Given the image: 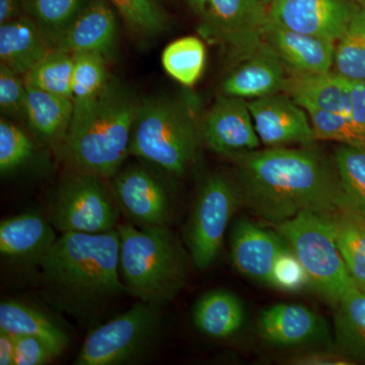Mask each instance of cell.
I'll return each mask as SVG.
<instances>
[{
    "label": "cell",
    "instance_id": "obj_36",
    "mask_svg": "<svg viewBox=\"0 0 365 365\" xmlns=\"http://www.w3.org/2000/svg\"><path fill=\"white\" fill-rule=\"evenodd\" d=\"M124 21L136 32L155 35L167 26L165 14L153 0H110Z\"/></svg>",
    "mask_w": 365,
    "mask_h": 365
},
{
    "label": "cell",
    "instance_id": "obj_45",
    "mask_svg": "<svg viewBox=\"0 0 365 365\" xmlns=\"http://www.w3.org/2000/svg\"><path fill=\"white\" fill-rule=\"evenodd\" d=\"M359 6H365V0H354Z\"/></svg>",
    "mask_w": 365,
    "mask_h": 365
},
{
    "label": "cell",
    "instance_id": "obj_2",
    "mask_svg": "<svg viewBox=\"0 0 365 365\" xmlns=\"http://www.w3.org/2000/svg\"><path fill=\"white\" fill-rule=\"evenodd\" d=\"M119 259L117 228L104 234H61L38 272L45 299L59 311L90 323L128 294Z\"/></svg>",
    "mask_w": 365,
    "mask_h": 365
},
{
    "label": "cell",
    "instance_id": "obj_41",
    "mask_svg": "<svg viewBox=\"0 0 365 365\" xmlns=\"http://www.w3.org/2000/svg\"><path fill=\"white\" fill-rule=\"evenodd\" d=\"M288 364L295 365H349V359L339 352H313L299 355L288 360Z\"/></svg>",
    "mask_w": 365,
    "mask_h": 365
},
{
    "label": "cell",
    "instance_id": "obj_39",
    "mask_svg": "<svg viewBox=\"0 0 365 365\" xmlns=\"http://www.w3.org/2000/svg\"><path fill=\"white\" fill-rule=\"evenodd\" d=\"M57 356L56 352L39 338L16 336L14 365H45L50 364Z\"/></svg>",
    "mask_w": 365,
    "mask_h": 365
},
{
    "label": "cell",
    "instance_id": "obj_21",
    "mask_svg": "<svg viewBox=\"0 0 365 365\" xmlns=\"http://www.w3.org/2000/svg\"><path fill=\"white\" fill-rule=\"evenodd\" d=\"M283 91L306 111L321 110L350 117V79L333 71L317 74L290 72Z\"/></svg>",
    "mask_w": 365,
    "mask_h": 365
},
{
    "label": "cell",
    "instance_id": "obj_13",
    "mask_svg": "<svg viewBox=\"0 0 365 365\" xmlns=\"http://www.w3.org/2000/svg\"><path fill=\"white\" fill-rule=\"evenodd\" d=\"M58 237L48 218L37 212L6 218L0 222L2 264L19 272H39L40 265Z\"/></svg>",
    "mask_w": 365,
    "mask_h": 365
},
{
    "label": "cell",
    "instance_id": "obj_24",
    "mask_svg": "<svg viewBox=\"0 0 365 365\" xmlns=\"http://www.w3.org/2000/svg\"><path fill=\"white\" fill-rule=\"evenodd\" d=\"M246 319L244 304L232 292L215 289L197 300L193 323L199 332L209 338L225 340L239 333Z\"/></svg>",
    "mask_w": 365,
    "mask_h": 365
},
{
    "label": "cell",
    "instance_id": "obj_43",
    "mask_svg": "<svg viewBox=\"0 0 365 365\" xmlns=\"http://www.w3.org/2000/svg\"><path fill=\"white\" fill-rule=\"evenodd\" d=\"M21 7V0H0V25L19 18Z\"/></svg>",
    "mask_w": 365,
    "mask_h": 365
},
{
    "label": "cell",
    "instance_id": "obj_8",
    "mask_svg": "<svg viewBox=\"0 0 365 365\" xmlns=\"http://www.w3.org/2000/svg\"><path fill=\"white\" fill-rule=\"evenodd\" d=\"M241 205L235 180L212 174L201 184L185 228L187 250L198 270H205L217 260L228 223Z\"/></svg>",
    "mask_w": 365,
    "mask_h": 365
},
{
    "label": "cell",
    "instance_id": "obj_44",
    "mask_svg": "<svg viewBox=\"0 0 365 365\" xmlns=\"http://www.w3.org/2000/svg\"><path fill=\"white\" fill-rule=\"evenodd\" d=\"M187 4L191 7L192 11L194 13L198 14V16H202L204 11H205L206 6H207L208 0H186Z\"/></svg>",
    "mask_w": 365,
    "mask_h": 365
},
{
    "label": "cell",
    "instance_id": "obj_38",
    "mask_svg": "<svg viewBox=\"0 0 365 365\" xmlns=\"http://www.w3.org/2000/svg\"><path fill=\"white\" fill-rule=\"evenodd\" d=\"M21 76L0 64V109L4 114H25L26 86Z\"/></svg>",
    "mask_w": 365,
    "mask_h": 365
},
{
    "label": "cell",
    "instance_id": "obj_28",
    "mask_svg": "<svg viewBox=\"0 0 365 365\" xmlns=\"http://www.w3.org/2000/svg\"><path fill=\"white\" fill-rule=\"evenodd\" d=\"M71 91L73 115L86 110L97 100L109 83L105 56L100 53L85 52L73 54Z\"/></svg>",
    "mask_w": 365,
    "mask_h": 365
},
{
    "label": "cell",
    "instance_id": "obj_10",
    "mask_svg": "<svg viewBox=\"0 0 365 365\" xmlns=\"http://www.w3.org/2000/svg\"><path fill=\"white\" fill-rule=\"evenodd\" d=\"M198 33L220 46L232 67L248 58L263 44L270 19L262 0H208Z\"/></svg>",
    "mask_w": 365,
    "mask_h": 365
},
{
    "label": "cell",
    "instance_id": "obj_14",
    "mask_svg": "<svg viewBox=\"0 0 365 365\" xmlns=\"http://www.w3.org/2000/svg\"><path fill=\"white\" fill-rule=\"evenodd\" d=\"M248 103L257 134L269 148L287 144L309 146L317 140L309 114L287 93L254 98Z\"/></svg>",
    "mask_w": 365,
    "mask_h": 365
},
{
    "label": "cell",
    "instance_id": "obj_4",
    "mask_svg": "<svg viewBox=\"0 0 365 365\" xmlns=\"http://www.w3.org/2000/svg\"><path fill=\"white\" fill-rule=\"evenodd\" d=\"M117 230L120 274L128 294L160 307L176 299L186 283L191 256L169 225L138 227L119 223Z\"/></svg>",
    "mask_w": 365,
    "mask_h": 365
},
{
    "label": "cell",
    "instance_id": "obj_40",
    "mask_svg": "<svg viewBox=\"0 0 365 365\" xmlns=\"http://www.w3.org/2000/svg\"><path fill=\"white\" fill-rule=\"evenodd\" d=\"M350 117L365 135V81H350Z\"/></svg>",
    "mask_w": 365,
    "mask_h": 365
},
{
    "label": "cell",
    "instance_id": "obj_26",
    "mask_svg": "<svg viewBox=\"0 0 365 365\" xmlns=\"http://www.w3.org/2000/svg\"><path fill=\"white\" fill-rule=\"evenodd\" d=\"M73 110L72 98L26 86L25 115L31 128L44 140H64Z\"/></svg>",
    "mask_w": 365,
    "mask_h": 365
},
{
    "label": "cell",
    "instance_id": "obj_18",
    "mask_svg": "<svg viewBox=\"0 0 365 365\" xmlns=\"http://www.w3.org/2000/svg\"><path fill=\"white\" fill-rule=\"evenodd\" d=\"M279 234L266 230L249 220L235 225L230 241L232 265L242 275L267 284L276 257L284 248Z\"/></svg>",
    "mask_w": 365,
    "mask_h": 365
},
{
    "label": "cell",
    "instance_id": "obj_11",
    "mask_svg": "<svg viewBox=\"0 0 365 365\" xmlns=\"http://www.w3.org/2000/svg\"><path fill=\"white\" fill-rule=\"evenodd\" d=\"M354 0H272L274 25L337 44L359 9Z\"/></svg>",
    "mask_w": 365,
    "mask_h": 365
},
{
    "label": "cell",
    "instance_id": "obj_29",
    "mask_svg": "<svg viewBox=\"0 0 365 365\" xmlns=\"http://www.w3.org/2000/svg\"><path fill=\"white\" fill-rule=\"evenodd\" d=\"M162 63L167 73L178 83L194 86L205 68V45L193 36L174 41L163 50Z\"/></svg>",
    "mask_w": 365,
    "mask_h": 365
},
{
    "label": "cell",
    "instance_id": "obj_42",
    "mask_svg": "<svg viewBox=\"0 0 365 365\" xmlns=\"http://www.w3.org/2000/svg\"><path fill=\"white\" fill-rule=\"evenodd\" d=\"M16 336L0 331V365H14Z\"/></svg>",
    "mask_w": 365,
    "mask_h": 365
},
{
    "label": "cell",
    "instance_id": "obj_7",
    "mask_svg": "<svg viewBox=\"0 0 365 365\" xmlns=\"http://www.w3.org/2000/svg\"><path fill=\"white\" fill-rule=\"evenodd\" d=\"M162 307L138 302L86 336L74 364H133L155 351L163 334Z\"/></svg>",
    "mask_w": 365,
    "mask_h": 365
},
{
    "label": "cell",
    "instance_id": "obj_19",
    "mask_svg": "<svg viewBox=\"0 0 365 365\" xmlns=\"http://www.w3.org/2000/svg\"><path fill=\"white\" fill-rule=\"evenodd\" d=\"M264 41L277 53L294 73L317 74L332 71L336 44L269 23Z\"/></svg>",
    "mask_w": 365,
    "mask_h": 365
},
{
    "label": "cell",
    "instance_id": "obj_16",
    "mask_svg": "<svg viewBox=\"0 0 365 365\" xmlns=\"http://www.w3.org/2000/svg\"><path fill=\"white\" fill-rule=\"evenodd\" d=\"M287 67L272 48L264 42L248 58L234 66L222 83L223 95L259 98L284 90Z\"/></svg>",
    "mask_w": 365,
    "mask_h": 365
},
{
    "label": "cell",
    "instance_id": "obj_30",
    "mask_svg": "<svg viewBox=\"0 0 365 365\" xmlns=\"http://www.w3.org/2000/svg\"><path fill=\"white\" fill-rule=\"evenodd\" d=\"M74 56L51 49L23 76L26 86L72 98L71 81Z\"/></svg>",
    "mask_w": 365,
    "mask_h": 365
},
{
    "label": "cell",
    "instance_id": "obj_17",
    "mask_svg": "<svg viewBox=\"0 0 365 365\" xmlns=\"http://www.w3.org/2000/svg\"><path fill=\"white\" fill-rule=\"evenodd\" d=\"M117 37V20L105 0H91L67 26L52 49L78 54L95 52L109 55Z\"/></svg>",
    "mask_w": 365,
    "mask_h": 365
},
{
    "label": "cell",
    "instance_id": "obj_46",
    "mask_svg": "<svg viewBox=\"0 0 365 365\" xmlns=\"http://www.w3.org/2000/svg\"><path fill=\"white\" fill-rule=\"evenodd\" d=\"M262 1H263L264 4H267V6H269V4H271V1H272V0H262Z\"/></svg>",
    "mask_w": 365,
    "mask_h": 365
},
{
    "label": "cell",
    "instance_id": "obj_5",
    "mask_svg": "<svg viewBox=\"0 0 365 365\" xmlns=\"http://www.w3.org/2000/svg\"><path fill=\"white\" fill-rule=\"evenodd\" d=\"M201 141V128L188 106L175 98H150L139 106L129 155L182 176L195 163Z\"/></svg>",
    "mask_w": 365,
    "mask_h": 365
},
{
    "label": "cell",
    "instance_id": "obj_20",
    "mask_svg": "<svg viewBox=\"0 0 365 365\" xmlns=\"http://www.w3.org/2000/svg\"><path fill=\"white\" fill-rule=\"evenodd\" d=\"M325 323L312 309L300 304H278L264 309L258 333L269 344L292 347L323 337Z\"/></svg>",
    "mask_w": 365,
    "mask_h": 365
},
{
    "label": "cell",
    "instance_id": "obj_12",
    "mask_svg": "<svg viewBox=\"0 0 365 365\" xmlns=\"http://www.w3.org/2000/svg\"><path fill=\"white\" fill-rule=\"evenodd\" d=\"M123 215L138 227L169 225L174 212L172 195L162 180L150 170L131 167L120 173L112 185Z\"/></svg>",
    "mask_w": 365,
    "mask_h": 365
},
{
    "label": "cell",
    "instance_id": "obj_27",
    "mask_svg": "<svg viewBox=\"0 0 365 365\" xmlns=\"http://www.w3.org/2000/svg\"><path fill=\"white\" fill-rule=\"evenodd\" d=\"M326 215L348 271L365 288V215L348 204Z\"/></svg>",
    "mask_w": 365,
    "mask_h": 365
},
{
    "label": "cell",
    "instance_id": "obj_25",
    "mask_svg": "<svg viewBox=\"0 0 365 365\" xmlns=\"http://www.w3.org/2000/svg\"><path fill=\"white\" fill-rule=\"evenodd\" d=\"M334 309L337 352L353 364H365V288L353 283Z\"/></svg>",
    "mask_w": 365,
    "mask_h": 365
},
{
    "label": "cell",
    "instance_id": "obj_32",
    "mask_svg": "<svg viewBox=\"0 0 365 365\" xmlns=\"http://www.w3.org/2000/svg\"><path fill=\"white\" fill-rule=\"evenodd\" d=\"M21 4L52 49L55 41L85 6V0H21Z\"/></svg>",
    "mask_w": 365,
    "mask_h": 365
},
{
    "label": "cell",
    "instance_id": "obj_33",
    "mask_svg": "<svg viewBox=\"0 0 365 365\" xmlns=\"http://www.w3.org/2000/svg\"><path fill=\"white\" fill-rule=\"evenodd\" d=\"M333 158L346 203L365 215V146L341 144Z\"/></svg>",
    "mask_w": 365,
    "mask_h": 365
},
{
    "label": "cell",
    "instance_id": "obj_37",
    "mask_svg": "<svg viewBox=\"0 0 365 365\" xmlns=\"http://www.w3.org/2000/svg\"><path fill=\"white\" fill-rule=\"evenodd\" d=\"M268 285L282 292H299L311 285L309 274L290 247L285 246L276 257Z\"/></svg>",
    "mask_w": 365,
    "mask_h": 365
},
{
    "label": "cell",
    "instance_id": "obj_34",
    "mask_svg": "<svg viewBox=\"0 0 365 365\" xmlns=\"http://www.w3.org/2000/svg\"><path fill=\"white\" fill-rule=\"evenodd\" d=\"M317 140L337 141L351 146H365V135L351 118L338 113L307 110Z\"/></svg>",
    "mask_w": 365,
    "mask_h": 365
},
{
    "label": "cell",
    "instance_id": "obj_1",
    "mask_svg": "<svg viewBox=\"0 0 365 365\" xmlns=\"http://www.w3.org/2000/svg\"><path fill=\"white\" fill-rule=\"evenodd\" d=\"M230 158L242 205L274 225L304 211L328 215L347 204L334 158L312 145Z\"/></svg>",
    "mask_w": 365,
    "mask_h": 365
},
{
    "label": "cell",
    "instance_id": "obj_23",
    "mask_svg": "<svg viewBox=\"0 0 365 365\" xmlns=\"http://www.w3.org/2000/svg\"><path fill=\"white\" fill-rule=\"evenodd\" d=\"M0 331L39 338L61 355L69 345L66 331L52 316L33 304L6 299L0 304Z\"/></svg>",
    "mask_w": 365,
    "mask_h": 365
},
{
    "label": "cell",
    "instance_id": "obj_6",
    "mask_svg": "<svg viewBox=\"0 0 365 365\" xmlns=\"http://www.w3.org/2000/svg\"><path fill=\"white\" fill-rule=\"evenodd\" d=\"M275 227L306 268L312 287L335 307L355 280L341 256L328 216L304 211Z\"/></svg>",
    "mask_w": 365,
    "mask_h": 365
},
{
    "label": "cell",
    "instance_id": "obj_35",
    "mask_svg": "<svg viewBox=\"0 0 365 365\" xmlns=\"http://www.w3.org/2000/svg\"><path fill=\"white\" fill-rule=\"evenodd\" d=\"M35 145L20 127L2 118L0 121V173L2 176L21 169L32 158Z\"/></svg>",
    "mask_w": 365,
    "mask_h": 365
},
{
    "label": "cell",
    "instance_id": "obj_9",
    "mask_svg": "<svg viewBox=\"0 0 365 365\" xmlns=\"http://www.w3.org/2000/svg\"><path fill=\"white\" fill-rule=\"evenodd\" d=\"M104 178L78 172L60 186L48 220L61 234H104L116 230L121 215Z\"/></svg>",
    "mask_w": 365,
    "mask_h": 365
},
{
    "label": "cell",
    "instance_id": "obj_22",
    "mask_svg": "<svg viewBox=\"0 0 365 365\" xmlns=\"http://www.w3.org/2000/svg\"><path fill=\"white\" fill-rule=\"evenodd\" d=\"M51 50L30 16H19L0 25V62L24 76Z\"/></svg>",
    "mask_w": 365,
    "mask_h": 365
},
{
    "label": "cell",
    "instance_id": "obj_15",
    "mask_svg": "<svg viewBox=\"0 0 365 365\" xmlns=\"http://www.w3.org/2000/svg\"><path fill=\"white\" fill-rule=\"evenodd\" d=\"M201 133L211 150L227 157L256 150L260 145L246 98H218L204 119Z\"/></svg>",
    "mask_w": 365,
    "mask_h": 365
},
{
    "label": "cell",
    "instance_id": "obj_31",
    "mask_svg": "<svg viewBox=\"0 0 365 365\" xmlns=\"http://www.w3.org/2000/svg\"><path fill=\"white\" fill-rule=\"evenodd\" d=\"M332 71L350 81H365V6H360L336 44Z\"/></svg>",
    "mask_w": 365,
    "mask_h": 365
},
{
    "label": "cell",
    "instance_id": "obj_3",
    "mask_svg": "<svg viewBox=\"0 0 365 365\" xmlns=\"http://www.w3.org/2000/svg\"><path fill=\"white\" fill-rule=\"evenodd\" d=\"M139 106L133 93L109 81L93 104L73 115L64 143L78 172L104 179L117 174L129 155Z\"/></svg>",
    "mask_w": 365,
    "mask_h": 365
}]
</instances>
